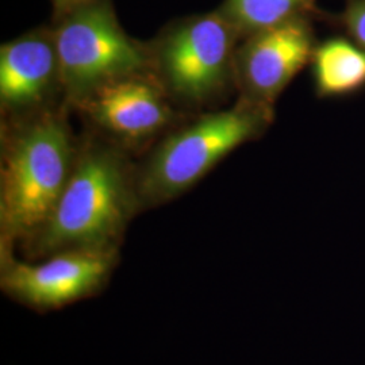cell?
Returning <instances> with one entry per match:
<instances>
[{
	"instance_id": "cell-8",
	"label": "cell",
	"mask_w": 365,
	"mask_h": 365,
	"mask_svg": "<svg viewBox=\"0 0 365 365\" xmlns=\"http://www.w3.org/2000/svg\"><path fill=\"white\" fill-rule=\"evenodd\" d=\"M76 108L122 146L146 144L178 119L170 96L153 75L114 81Z\"/></svg>"
},
{
	"instance_id": "cell-10",
	"label": "cell",
	"mask_w": 365,
	"mask_h": 365,
	"mask_svg": "<svg viewBox=\"0 0 365 365\" xmlns=\"http://www.w3.org/2000/svg\"><path fill=\"white\" fill-rule=\"evenodd\" d=\"M310 66L314 90L321 99L346 98L365 90V51L349 37L318 42Z\"/></svg>"
},
{
	"instance_id": "cell-9",
	"label": "cell",
	"mask_w": 365,
	"mask_h": 365,
	"mask_svg": "<svg viewBox=\"0 0 365 365\" xmlns=\"http://www.w3.org/2000/svg\"><path fill=\"white\" fill-rule=\"evenodd\" d=\"M61 90L52 27H38L0 48V106L16 120L43 111Z\"/></svg>"
},
{
	"instance_id": "cell-6",
	"label": "cell",
	"mask_w": 365,
	"mask_h": 365,
	"mask_svg": "<svg viewBox=\"0 0 365 365\" xmlns=\"http://www.w3.org/2000/svg\"><path fill=\"white\" fill-rule=\"evenodd\" d=\"M13 247L0 242V288L38 313L96 297L117 267L118 250L69 249L31 262L16 259Z\"/></svg>"
},
{
	"instance_id": "cell-2",
	"label": "cell",
	"mask_w": 365,
	"mask_h": 365,
	"mask_svg": "<svg viewBox=\"0 0 365 365\" xmlns=\"http://www.w3.org/2000/svg\"><path fill=\"white\" fill-rule=\"evenodd\" d=\"M11 122L1 148L0 242L14 245L25 244L51 217L80 144L58 110Z\"/></svg>"
},
{
	"instance_id": "cell-5",
	"label": "cell",
	"mask_w": 365,
	"mask_h": 365,
	"mask_svg": "<svg viewBox=\"0 0 365 365\" xmlns=\"http://www.w3.org/2000/svg\"><path fill=\"white\" fill-rule=\"evenodd\" d=\"M61 90L78 107L106 86L152 75L150 53L122 29L111 0H95L54 21Z\"/></svg>"
},
{
	"instance_id": "cell-3",
	"label": "cell",
	"mask_w": 365,
	"mask_h": 365,
	"mask_svg": "<svg viewBox=\"0 0 365 365\" xmlns=\"http://www.w3.org/2000/svg\"><path fill=\"white\" fill-rule=\"evenodd\" d=\"M274 108L238 99L233 107L209 113L168 134L135 172L141 209L179 197L241 145L262 135Z\"/></svg>"
},
{
	"instance_id": "cell-7",
	"label": "cell",
	"mask_w": 365,
	"mask_h": 365,
	"mask_svg": "<svg viewBox=\"0 0 365 365\" xmlns=\"http://www.w3.org/2000/svg\"><path fill=\"white\" fill-rule=\"evenodd\" d=\"M312 18H294L248 36L238 45L235 88L241 99L274 110L282 92L312 63L318 43Z\"/></svg>"
},
{
	"instance_id": "cell-11",
	"label": "cell",
	"mask_w": 365,
	"mask_h": 365,
	"mask_svg": "<svg viewBox=\"0 0 365 365\" xmlns=\"http://www.w3.org/2000/svg\"><path fill=\"white\" fill-rule=\"evenodd\" d=\"M318 0H225L218 11L244 39L298 16L322 15Z\"/></svg>"
},
{
	"instance_id": "cell-1",
	"label": "cell",
	"mask_w": 365,
	"mask_h": 365,
	"mask_svg": "<svg viewBox=\"0 0 365 365\" xmlns=\"http://www.w3.org/2000/svg\"><path fill=\"white\" fill-rule=\"evenodd\" d=\"M141 209L135 170L111 143L80 144L71 178L51 217L22 247L30 259L69 249L118 250L126 227Z\"/></svg>"
},
{
	"instance_id": "cell-12",
	"label": "cell",
	"mask_w": 365,
	"mask_h": 365,
	"mask_svg": "<svg viewBox=\"0 0 365 365\" xmlns=\"http://www.w3.org/2000/svg\"><path fill=\"white\" fill-rule=\"evenodd\" d=\"M322 18L333 21L341 27L346 37L354 41L365 51V0H345L342 13L337 15L322 14Z\"/></svg>"
},
{
	"instance_id": "cell-4",
	"label": "cell",
	"mask_w": 365,
	"mask_h": 365,
	"mask_svg": "<svg viewBox=\"0 0 365 365\" xmlns=\"http://www.w3.org/2000/svg\"><path fill=\"white\" fill-rule=\"evenodd\" d=\"M241 36L218 10L173 21L148 43L152 75L170 101L202 107L235 87Z\"/></svg>"
},
{
	"instance_id": "cell-13",
	"label": "cell",
	"mask_w": 365,
	"mask_h": 365,
	"mask_svg": "<svg viewBox=\"0 0 365 365\" xmlns=\"http://www.w3.org/2000/svg\"><path fill=\"white\" fill-rule=\"evenodd\" d=\"M53 6V19L57 21L66 14L72 13L80 7H84L95 0H51Z\"/></svg>"
}]
</instances>
